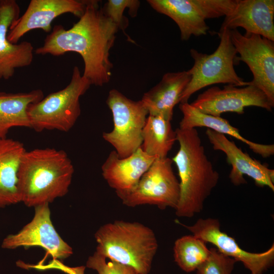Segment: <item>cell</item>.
Segmentation results:
<instances>
[{"label": "cell", "mask_w": 274, "mask_h": 274, "mask_svg": "<svg viewBox=\"0 0 274 274\" xmlns=\"http://www.w3.org/2000/svg\"><path fill=\"white\" fill-rule=\"evenodd\" d=\"M118 27L104 14L97 1H87L79 20L68 29L55 25L37 48L38 55L59 56L68 52L79 53L84 61L82 75L91 85L102 86L110 80L113 64L110 51Z\"/></svg>", "instance_id": "obj_1"}, {"label": "cell", "mask_w": 274, "mask_h": 274, "mask_svg": "<svg viewBox=\"0 0 274 274\" xmlns=\"http://www.w3.org/2000/svg\"><path fill=\"white\" fill-rule=\"evenodd\" d=\"M74 173L72 162L64 150L51 148L26 150L18 173L20 202L35 208L64 196Z\"/></svg>", "instance_id": "obj_2"}, {"label": "cell", "mask_w": 274, "mask_h": 274, "mask_svg": "<svg viewBox=\"0 0 274 274\" xmlns=\"http://www.w3.org/2000/svg\"><path fill=\"white\" fill-rule=\"evenodd\" d=\"M179 149L172 159L180 178V197L175 209L179 217L190 218L203 209L220 175L207 156L196 128L176 130Z\"/></svg>", "instance_id": "obj_3"}, {"label": "cell", "mask_w": 274, "mask_h": 274, "mask_svg": "<svg viewBox=\"0 0 274 274\" xmlns=\"http://www.w3.org/2000/svg\"><path fill=\"white\" fill-rule=\"evenodd\" d=\"M96 251L110 260L134 268L139 274H149L158 249L154 231L137 222L116 220L96 231Z\"/></svg>", "instance_id": "obj_4"}, {"label": "cell", "mask_w": 274, "mask_h": 274, "mask_svg": "<svg viewBox=\"0 0 274 274\" xmlns=\"http://www.w3.org/2000/svg\"><path fill=\"white\" fill-rule=\"evenodd\" d=\"M91 85L81 74L79 67L75 66L66 87L29 106L27 113L31 128L37 132L45 130L68 132L81 114L80 97Z\"/></svg>", "instance_id": "obj_5"}, {"label": "cell", "mask_w": 274, "mask_h": 274, "mask_svg": "<svg viewBox=\"0 0 274 274\" xmlns=\"http://www.w3.org/2000/svg\"><path fill=\"white\" fill-rule=\"evenodd\" d=\"M218 35L220 43L213 53L207 54L190 49L194 64L188 70L191 79L181 95L180 103L188 102L193 93L213 84L248 85V82L238 76L234 68L237 54L231 40L230 30H219Z\"/></svg>", "instance_id": "obj_6"}, {"label": "cell", "mask_w": 274, "mask_h": 274, "mask_svg": "<svg viewBox=\"0 0 274 274\" xmlns=\"http://www.w3.org/2000/svg\"><path fill=\"white\" fill-rule=\"evenodd\" d=\"M106 102L112 114L114 127L110 132H103L102 138L120 158H126L141 146L148 112L141 100H132L115 89L109 91Z\"/></svg>", "instance_id": "obj_7"}, {"label": "cell", "mask_w": 274, "mask_h": 274, "mask_svg": "<svg viewBox=\"0 0 274 274\" xmlns=\"http://www.w3.org/2000/svg\"><path fill=\"white\" fill-rule=\"evenodd\" d=\"M168 157L156 158L128 193L121 198L123 204L135 207L143 204L161 210L176 209L180 197V184Z\"/></svg>", "instance_id": "obj_8"}, {"label": "cell", "mask_w": 274, "mask_h": 274, "mask_svg": "<svg viewBox=\"0 0 274 274\" xmlns=\"http://www.w3.org/2000/svg\"><path fill=\"white\" fill-rule=\"evenodd\" d=\"M232 43L237 54L236 62L243 61L251 71L253 79L248 85L260 89L274 107V41L260 35L237 29L230 30Z\"/></svg>", "instance_id": "obj_9"}, {"label": "cell", "mask_w": 274, "mask_h": 274, "mask_svg": "<svg viewBox=\"0 0 274 274\" xmlns=\"http://www.w3.org/2000/svg\"><path fill=\"white\" fill-rule=\"evenodd\" d=\"M31 221L18 233L8 235L2 248L15 249L38 246L43 248L53 260L64 259L73 254L72 248L64 242L54 228L51 219L49 204L35 208Z\"/></svg>", "instance_id": "obj_10"}, {"label": "cell", "mask_w": 274, "mask_h": 274, "mask_svg": "<svg viewBox=\"0 0 274 274\" xmlns=\"http://www.w3.org/2000/svg\"><path fill=\"white\" fill-rule=\"evenodd\" d=\"M181 225L193 235L214 245L222 254L242 262L251 274H262L273 264V244L267 250L260 253L244 250L234 238L221 230L220 223L217 219L200 218L192 225Z\"/></svg>", "instance_id": "obj_11"}, {"label": "cell", "mask_w": 274, "mask_h": 274, "mask_svg": "<svg viewBox=\"0 0 274 274\" xmlns=\"http://www.w3.org/2000/svg\"><path fill=\"white\" fill-rule=\"evenodd\" d=\"M190 104L203 113L216 117L226 112L243 114L245 108L250 106L269 112L273 108L266 95L251 85L242 87L227 85L223 89L213 86L199 94Z\"/></svg>", "instance_id": "obj_12"}, {"label": "cell", "mask_w": 274, "mask_h": 274, "mask_svg": "<svg viewBox=\"0 0 274 274\" xmlns=\"http://www.w3.org/2000/svg\"><path fill=\"white\" fill-rule=\"evenodd\" d=\"M87 1L31 0L23 14L11 25L7 39L12 43L27 32L41 29L46 32L52 30L51 23L57 17L71 13L80 17L84 13Z\"/></svg>", "instance_id": "obj_13"}, {"label": "cell", "mask_w": 274, "mask_h": 274, "mask_svg": "<svg viewBox=\"0 0 274 274\" xmlns=\"http://www.w3.org/2000/svg\"><path fill=\"white\" fill-rule=\"evenodd\" d=\"M206 134L213 149L225 154L227 163L231 166L229 178L234 185L246 184L244 177L246 175L254 181L256 186H267L274 191L273 169L244 152L225 135L209 128L207 129Z\"/></svg>", "instance_id": "obj_14"}, {"label": "cell", "mask_w": 274, "mask_h": 274, "mask_svg": "<svg viewBox=\"0 0 274 274\" xmlns=\"http://www.w3.org/2000/svg\"><path fill=\"white\" fill-rule=\"evenodd\" d=\"M20 9L15 0H0V80L12 77L16 69L30 65L33 60L31 43H11L7 35L12 23L20 16Z\"/></svg>", "instance_id": "obj_15"}, {"label": "cell", "mask_w": 274, "mask_h": 274, "mask_svg": "<svg viewBox=\"0 0 274 274\" xmlns=\"http://www.w3.org/2000/svg\"><path fill=\"white\" fill-rule=\"evenodd\" d=\"M156 158L146 153L141 147L124 158H120L113 150L101 166L102 175L121 199L134 188Z\"/></svg>", "instance_id": "obj_16"}, {"label": "cell", "mask_w": 274, "mask_h": 274, "mask_svg": "<svg viewBox=\"0 0 274 274\" xmlns=\"http://www.w3.org/2000/svg\"><path fill=\"white\" fill-rule=\"evenodd\" d=\"M273 20V0H237L233 10L225 17L219 30L240 27L246 32L274 41Z\"/></svg>", "instance_id": "obj_17"}, {"label": "cell", "mask_w": 274, "mask_h": 274, "mask_svg": "<svg viewBox=\"0 0 274 274\" xmlns=\"http://www.w3.org/2000/svg\"><path fill=\"white\" fill-rule=\"evenodd\" d=\"M191 79L188 71L165 74L161 81L145 93L141 99L148 115L160 116L170 121L175 106Z\"/></svg>", "instance_id": "obj_18"}, {"label": "cell", "mask_w": 274, "mask_h": 274, "mask_svg": "<svg viewBox=\"0 0 274 274\" xmlns=\"http://www.w3.org/2000/svg\"><path fill=\"white\" fill-rule=\"evenodd\" d=\"M156 11L172 19L178 26L183 41L192 36L206 35L209 29L201 0H148Z\"/></svg>", "instance_id": "obj_19"}, {"label": "cell", "mask_w": 274, "mask_h": 274, "mask_svg": "<svg viewBox=\"0 0 274 274\" xmlns=\"http://www.w3.org/2000/svg\"><path fill=\"white\" fill-rule=\"evenodd\" d=\"M179 108L183 118L179 128L182 129L205 127L224 135L234 138L245 143L255 153L263 158H267L274 154L273 144H262L246 139L242 135L238 129L232 126L228 121L221 117L213 116L203 113L193 107L188 102L180 103Z\"/></svg>", "instance_id": "obj_20"}, {"label": "cell", "mask_w": 274, "mask_h": 274, "mask_svg": "<svg viewBox=\"0 0 274 274\" xmlns=\"http://www.w3.org/2000/svg\"><path fill=\"white\" fill-rule=\"evenodd\" d=\"M25 151L19 141L0 139V208L20 202L18 173Z\"/></svg>", "instance_id": "obj_21"}, {"label": "cell", "mask_w": 274, "mask_h": 274, "mask_svg": "<svg viewBox=\"0 0 274 274\" xmlns=\"http://www.w3.org/2000/svg\"><path fill=\"white\" fill-rule=\"evenodd\" d=\"M43 98L44 93L40 89L19 93L0 91V139L7 138L13 127L31 128L28 108Z\"/></svg>", "instance_id": "obj_22"}, {"label": "cell", "mask_w": 274, "mask_h": 274, "mask_svg": "<svg viewBox=\"0 0 274 274\" xmlns=\"http://www.w3.org/2000/svg\"><path fill=\"white\" fill-rule=\"evenodd\" d=\"M141 148L147 154L157 158L167 157L177 141L176 130L170 121L158 116L148 115L142 131Z\"/></svg>", "instance_id": "obj_23"}, {"label": "cell", "mask_w": 274, "mask_h": 274, "mask_svg": "<svg viewBox=\"0 0 274 274\" xmlns=\"http://www.w3.org/2000/svg\"><path fill=\"white\" fill-rule=\"evenodd\" d=\"M210 254L206 243L192 235L178 238L174 246L175 261L186 272L195 271L204 262Z\"/></svg>", "instance_id": "obj_24"}, {"label": "cell", "mask_w": 274, "mask_h": 274, "mask_svg": "<svg viewBox=\"0 0 274 274\" xmlns=\"http://www.w3.org/2000/svg\"><path fill=\"white\" fill-rule=\"evenodd\" d=\"M210 250L209 257L197 268L196 274H231L236 261L222 254L216 248Z\"/></svg>", "instance_id": "obj_25"}, {"label": "cell", "mask_w": 274, "mask_h": 274, "mask_svg": "<svg viewBox=\"0 0 274 274\" xmlns=\"http://www.w3.org/2000/svg\"><path fill=\"white\" fill-rule=\"evenodd\" d=\"M140 3L136 0H109L102 9L105 15L118 28L124 30L126 27L123 16L124 11L126 8L129 9L130 15L134 17L136 15Z\"/></svg>", "instance_id": "obj_26"}, {"label": "cell", "mask_w": 274, "mask_h": 274, "mask_svg": "<svg viewBox=\"0 0 274 274\" xmlns=\"http://www.w3.org/2000/svg\"><path fill=\"white\" fill-rule=\"evenodd\" d=\"M109 260L107 261L105 256L95 251L89 257L86 266L96 270L98 274H139L133 267Z\"/></svg>", "instance_id": "obj_27"}, {"label": "cell", "mask_w": 274, "mask_h": 274, "mask_svg": "<svg viewBox=\"0 0 274 274\" xmlns=\"http://www.w3.org/2000/svg\"><path fill=\"white\" fill-rule=\"evenodd\" d=\"M57 268L67 274H84V266L70 267L60 263L58 264Z\"/></svg>", "instance_id": "obj_28"}]
</instances>
